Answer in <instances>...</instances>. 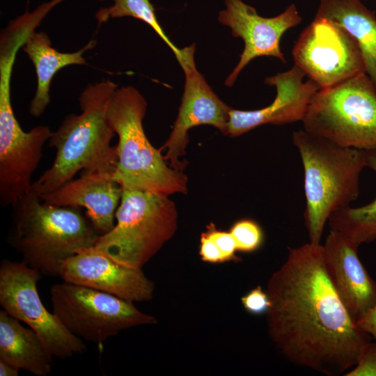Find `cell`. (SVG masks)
Here are the masks:
<instances>
[{
  "label": "cell",
  "mask_w": 376,
  "mask_h": 376,
  "mask_svg": "<svg viewBox=\"0 0 376 376\" xmlns=\"http://www.w3.org/2000/svg\"><path fill=\"white\" fill-rule=\"evenodd\" d=\"M40 274L23 260H2L0 304L3 310L32 329L53 357L63 359L82 354L86 351L83 340L43 305L37 288Z\"/></svg>",
  "instance_id": "cell-9"
},
{
  "label": "cell",
  "mask_w": 376,
  "mask_h": 376,
  "mask_svg": "<svg viewBox=\"0 0 376 376\" xmlns=\"http://www.w3.org/2000/svg\"><path fill=\"white\" fill-rule=\"evenodd\" d=\"M224 3L226 8L219 12L218 19L244 43L240 61L226 79V86H233L240 72L256 57L273 56L286 63L280 49L281 38L287 30L302 21L295 4L275 17H263L242 0H224Z\"/></svg>",
  "instance_id": "cell-13"
},
{
  "label": "cell",
  "mask_w": 376,
  "mask_h": 376,
  "mask_svg": "<svg viewBox=\"0 0 376 376\" xmlns=\"http://www.w3.org/2000/svg\"><path fill=\"white\" fill-rule=\"evenodd\" d=\"M292 56L320 89L366 73L359 46L343 26L330 19L315 17L296 41Z\"/></svg>",
  "instance_id": "cell-10"
},
{
  "label": "cell",
  "mask_w": 376,
  "mask_h": 376,
  "mask_svg": "<svg viewBox=\"0 0 376 376\" xmlns=\"http://www.w3.org/2000/svg\"><path fill=\"white\" fill-rule=\"evenodd\" d=\"M118 85L110 80L89 84L81 92V112L68 115L49 139L56 149L52 165L32 183L38 196L48 194L73 179L79 172H113L117 163L116 146H111L114 130L108 105Z\"/></svg>",
  "instance_id": "cell-2"
},
{
  "label": "cell",
  "mask_w": 376,
  "mask_h": 376,
  "mask_svg": "<svg viewBox=\"0 0 376 376\" xmlns=\"http://www.w3.org/2000/svg\"><path fill=\"white\" fill-rule=\"evenodd\" d=\"M199 254L201 260L206 263H221L228 261L207 232L201 235Z\"/></svg>",
  "instance_id": "cell-27"
},
{
  "label": "cell",
  "mask_w": 376,
  "mask_h": 376,
  "mask_svg": "<svg viewBox=\"0 0 376 376\" xmlns=\"http://www.w3.org/2000/svg\"><path fill=\"white\" fill-rule=\"evenodd\" d=\"M244 308L253 315L267 313L272 301L267 292L261 286L258 285L241 298Z\"/></svg>",
  "instance_id": "cell-25"
},
{
  "label": "cell",
  "mask_w": 376,
  "mask_h": 376,
  "mask_svg": "<svg viewBox=\"0 0 376 376\" xmlns=\"http://www.w3.org/2000/svg\"><path fill=\"white\" fill-rule=\"evenodd\" d=\"M228 261L237 260L235 256L237 246L235 241L230 232L217 230L213 225H210L207 231Z\"/></svg>",
  "instance_id": "cell-26"
},
{
  "label": "cell",
  "mask_w": 376,
  "mask_h": 376,
  "mask_svg": "<svg viewBox=\"0 0 376 376\" xmlns=\"http://www.w3.org/2000/svg\"><path fill=\"white\" fill-rule=\"evenodd\" d=\"M113 228L93 247L126 266L142 267L172 238L178 210L167 195L123 189Z\"/></svg>",
  "instance_id": "cell-6"
},
{
  "label": "cell",
  "mask_w": 376,
  "mask_h": 376,
  "mask_svg": "<svg viewBox=\"0 0 376 376\" xmlns=\"http://www.w3.org/2000/svg\"><path fill=\"white\" fill-rule=\"evenodd\" d=\"M304 168V217L309 242L320 244L330 215L359 195V177L367 167L366 152L343 147L304 130L292 134Z\"/></svg>",
  "instance_id": "cell-3"
},
{
  "label": "cell",
  "mask_w": 376,
  "mask_h": 376,
  "mask_svg": "<svg viewBox=\"0 0 376 376\" xmlns=\"http://www.w3.org/2000/svg\"><path fill=\"white\" fill-rule=\"evenodd\" d=\"M315 17L346 29L361 51L368 75L376 88V15L360 0H320Z\"/></svg>",
  "instance_id": "cell-20"
},
{
  "label": "cell",
  "mask_w": 376,
  "mask_h": 376,
  "mask_svg": "<svg viewBox=\"0 0 376 376\" xmlns=\"http://www.w3.org/2000/svg\"><path fill=\"white\" fill-rule=\"evenodd\" d=\"M236 244L237 250L249 253L258 249L264 240L261 227L251 219L235 222L230 230Z\"/></svg>",
  "instance_id": "cell-23"
},
{
  "label": "cell",
  "mask_w": 376,
  "mask_h": 376,
  "mask_svg": "<svg viewBox=\"0 0 376 376\" xmlns=\"http://www.w3.org/2000/svg\"><path fill=\"white\" fill-rule=\"evenodd\" d=\"M95 44V40H91L79 51L67 53L54 49L44 32L33 31L27 37L22 49L32 61L37 77L36 93L29 107L31 116L39 117L49 104L50 84L56 73L68 65H85L84 54Z\"/></svg>",
  "instance_id": "cell-18"
},
{
  "label": "cell",
  "mask_w": 376,
  "mask_h": 376,
  "mask_svg": "<svg viewBox=\"0 0 376 376\" xmlns=\"http://www.w3.org/2000/svg\"><path fill=\"white\" fill-rule=\"evenodd\" d=\"M51 301L53 313L72 334L94 343L123 330L157 322L134 302L64 281L52 287Z\"/></svg>",
  "instance_id": "cell-8"
},
{
  "label": "cell",
  "mask_w": 376,
  "mask_h": 376,
  "mask_svg": "<svg viewBox=\"0 0 376 376\" xmlns=\"http://www.w3.org/2000/svg\"><path fill=\"white\" fill-rule=\"evenodd\" d=\"M113 5L101 8L96 14L99 25L110 18L130 16L149 25L169 47L178 61L182 56V49L178 48L169 38L159 23L155 9L150 0H112Z\"/></svg>",
  "instance_id": "cell-22"
},
{
  "label": "cell",
  "mask_w": 376,
  "mask_h": 376,
  "mask_svg": "<svg viewBox=\"0 0 376 376\" xmlns=\"http://www.w3.org/2000/svg\"><path fill=\"white\" fill-rule=\"evenodd\" d=\"M356 323L362 330L376 339V305Z\"/></svg>",
  "instance_id": "cell-28"
},
{
  "label": "cell",
  "mask_w": 376,
  "mask_h": 376,
  "mask_svg": "<svg viewBox=\"0 0 376 376\" xmlns=\"http://www.w3.org/2000/svg\"><path fill=\"white\" fill-rule=\"evenodd\" d=\"M13 246L40 274L59 276L62 263L101 235L78 207L44 203L31 190L13 206Z\"/></svg>",
  "instance_id": "cell-4"
},
{
  "label": "cell",
  "mask_w": 376,
  "mask_h": 376,
  "mask_svg": "<svg viewBox=\"0 0 376 376\" xmlns=\"http://www.w3.org/2000/svg\"><path fill=\"white\" fill-rule=\"evenodd\" d=\"M182 49L178 63L185 72L184 92L173 130L160 150H166L164 157L172 168L182 171L185 166L180 157L185 155L188 131L196 126L208 125L226 134L230 107L218 97L196 69L195 45Z\"/></svg>",
  "instance_id": "cell-12"
},
{
  "label": "cell",
  "mask_w": 376,
  "mask_h": 376,
  "mask_svg": "<svg viewBox=\"0 0 376 376\" xmlns=\"http://www.w3.org/2000/svg\"><path fill=\"white\" fill-rule=\"evenodd\" d=\"M64 281L111 294L131 302L150 300L155 284L142 269L123 265L94 247L82 249L64 260Z\"/></svg>",
  "instance_id": "cell-14"
},
{
  "label": "cell",
  "mask_w": 376,
  "mask_h": 376,
  "mask_svg": "<svg viewBox=\"0 0 376 376\" xmlns=\"http://www.w3.org/2000/svg\"><path fill=\"white\" fill-rule=\"evenodd\" d=\"M302 122L306 132L337 145L376 149V88L361 73L320 89Z\"/></svg>",
  "instance_id": "cell-7"
},
{
  "label": "cell",
  "mask_w": 376,
  "mask_h": 376,
  "mask_svg": "<svg viewBox=\"0 0 376 376\" xmlns=\"http://www.w3.org/2000/svg\"><path fill=\"white\" fill-rule=\"evenodd\" d=\"M323 254L331 280L352 318L357 322L376 305V281L358 256V246L331 230Z\"/></svg>",
  "instance_id": "cell-16"
},
{
  "label": "cell",
  "mask_w": 376,
  "mask_h": 376,
  "mask_svg": "<svg viewBox=\"0 0 376 376\" xmlns=\"http://www.w3.org/2000/svg\"><path fill=\"white\" fill-rule=\"evenodd\" d=\"M100 1H103V0H100Z\"/></svg>",
  "instance_id": "cell-30"
},
{
  "label": "cell",
  "mask_w": 376,
  "mask_h": 376,
  "mask_svg": "<svg viewBox=\"0 0 376 376\" xmlns=\"http://www.w3.org/2000/svg\"><path fill=\"white\" fill-rule=\"evenodd\" d=\"M19 369L13 365L0 359V375L1 376H17Z\"/></svg>",
  "instance_id": "cell-29"
},
{
  "label": "cell",
  "mask_w": 376,
  "mask_h": 376,
  "mask_svg": "<svg viewBox=\"0 0 376 376\" xmlns=\"http://www.w3.org/2000/svg\"><path fill=\"white\" fill-rule=\"evenodd\" d=\"M122 193L123 188L115 180L113 172L97 171L81 172L79 178L39 197L45 204L86 208L87 217L103 235L115 225Z\"/></svg>",
  "instance_id": "cell-17"
},
{
  "label": "cell",
  "mask_w": 376,
  "mask_h": 376,
  "mask_svg": "<svg viewBox=\"0 0 376 376\" xmlns=\"http://www.w3.org/2000/svg\"><path fill=\"white\" fill-rule=\"evenodd\" d=\"M53 356L39 336L4 310L0 311V359L36 376L52 370Z\"/></svg>",
  "instance_id": "cell-19"
},
{
  "label": "cell",
  "mask_w": 376,
  "mask_h": 376,
  "mask_svg": "<svg viewBox=\"0 0 376 376\" xmlns=\"http://www.w3.org/2000/svg\"><path fill=\"white\" fill-rule=\"evenodd\" d=\"M345 376H376V342L364 346L356 365Z\"/></svg>",
  "instance_id": "cell-24"
},
{
  "label": "cell",
  "mask_w": 376,
  "mask_h": 376,
  "mask_svg": "<svg viewBox=\"0 0 376 376\" xmlns=\"http://www.w3.org/2000/svg\"><path fill=\"white\" fill-rule=\"evenodd\" d=\"M305 72L297 65L265 79L276 95L268 106L256 110L230 108L226 134L235 137L265 124L281 125L302 121L313 95L320 89L311 79L303 81Z\"/></svg>",
  "instance_id": "cell-15"
},
{
  "label": "cell",
  "mask_w": 376,
  "mask_h": 376,
  "mask_svg": "<svg viewBox=\"0 0 376 376\" xmlns=\"http://www.w3.org/2000/svg\"><path fill=\"white\" fill-rule=\"evenodd\" d=\"M52 132L38 125L24 132L15 118L8 92L0 93V202L13 206L31 190V177Z\"/></svg>",
  "instance_id": "cell-11"
},
{
  "label": "cell",
  "mask_w": 376,
  "mask_h": 376,
  "mask_svg": "<svg viewBox=\"0 0 376 376\" xmlns=\"http://www.w3.org/2000/svg\"><path fill=\"white\" fill-rule=\"evenodd\" d=\"M266 291L269 336L294 364L334 376L353 368L372 336L352 318L326 267L322 245L289 248Z\"/></svg>",
  "instance_id": "cell-1"
},
{
  "label": "cell",
  "mask_w": 376,
  "mask_h": 376,
  "mask_svg": "<svg viewBox=\"0 0 376 376\" xmlns=\"http://www.w3.org/2000/svg\"><path fill=\"white\" fill-rule=\"evenodd\" d=\"M146 107L143 96L131 86L117 88L111 97L107 116L118 137L113 178L123 189L167 196L186 194L187 175L169 166L145 134Z\"/></svg>",
  "instance_id": "cell-5"
},
{
  "label": "cell",
  "mask_w": 376,
  "mask_h": 376,
  "mask_svg": "<svg viewBox=\"0 0 376 376\" xmlns=\"http://www.w3.org/2000/svg\"><path fill=\"white\" fill-rule=\"evenodd\" d=\"M366 152L367 166L376 173V149ZM328 222L331 230L340 233L358 247L376 240V198L361 207L348 205L337 210Z\"/></svg>",
  "instance_id": "cell-21"
}]
</instances>
